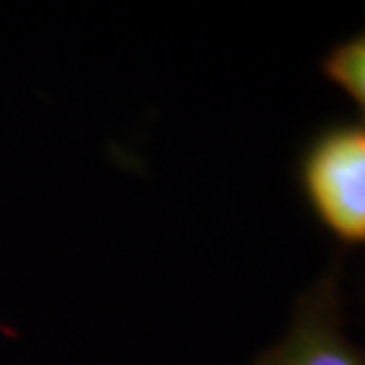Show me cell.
<instances>
[{"mask_svg":"<svg viewBox=\"0 0 365 365\" xmlns=\"http://www.w3.org/2000/svg\"><path fill=\"white\" fill-rule=\"evenodd\" d=\"M297 187L311 216L344 247L365 245V119H332L306 138Z\"/></svg>","mask_w":365,"mask_h":365,"instance_id":"6da1fadb","label":"cell"},{"mask_svg":"<svg viewBox=\"0 0 365 365\" xmlns=\"http://www.w3.org/2000/svg\"><path fill=\"white\" fill-rule=\"evenodd\" d=\"M341 264V257L332 259L330 268L297 299L287 334L252 365H365V354L344 330Z\"/></svg>","mask_w":365,"mask_h":365,"instance_id":"7a4b0ae2","label":"cell"},{"mask_svg":"<svg viewBox=\"0 0 365 365\" xmlns=\"http://www.w3.org/2000/svg\"><path fill=\"white\" fill-rule=\"evenodd\" d=\"M320 74L346 95L363 114L365 109V31L334 43L320 60Z\"/></svg>","mask_w":365,"mask_h":365,"instance_id":"3957f363","label":"cell"}]
</instances>
